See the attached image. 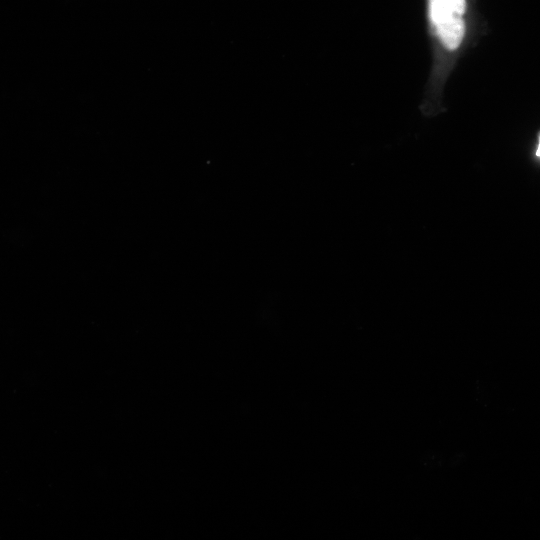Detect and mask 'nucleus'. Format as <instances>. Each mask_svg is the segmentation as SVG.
<instances>
[{
  "instance_id": "obj_1",
  "label": "nucleus",
  "mask_w": 540,
  "mask_h": 540,
  "mask_svg": "<svg viewBox=\"0 0 540 540\" xmlns=\"http://www.w3.org/2000/svg\"><path fill=\"white\" fill-rule=\"evenodd\" d=\"M465 9V0H429L431 23L443 45L450 50L456 49L463 39Z\"/></svg>"
},
{
  "instance_id": "obj_2",
  "label": "nucleus",
  "mask_w": 540,
  "mask_h": 540,
  "mask_svg": "<svg viewBox=\"0 0 540 540\" xmlns=\"http://www.w3.org/2000/svg\"><path fill=\"white\" fill-rule=\"evenodd\" d=\"M536 154H537V156L540 157V142H539V146H538V149H537V153H536Z\"/></svg>"
}]
</instances>
